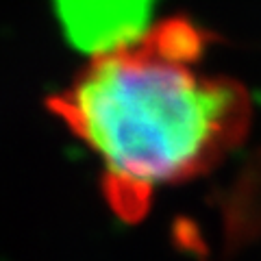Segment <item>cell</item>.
<instances>
[{"mask_svg": "<svg viewBox=\"0 0 261 261\" xmlns=\"http://www.w3.org/2000/svg\"><path fill=\"white\" fill-rule=\"evenodd\" d=\"M207 35L174 18L128 44L89 57L50 98V109L102 161L105 190L122 218L148 209L154 187L178 183L226 157L248 130V92L209 74Z\"/></svg>", "mask_w": 261, "mask_h": 261, "instance_id": "obj_1", "label": "cell"}, {"mask_svg": "<svg viewBox=\"0 0 261 261\" xmlns=\"http://www.w3.org/2000/svg\"><path fill=\"white\" fill-rule=\"evenodd\" d=\"M159 0H53L63 35L76 50L98 55L128 44L152 27Z\"/></svg>", "mask_w": 261, "mask_h": 261, "instance_id": "obj_2", "label": "cell"}]
</instances>
